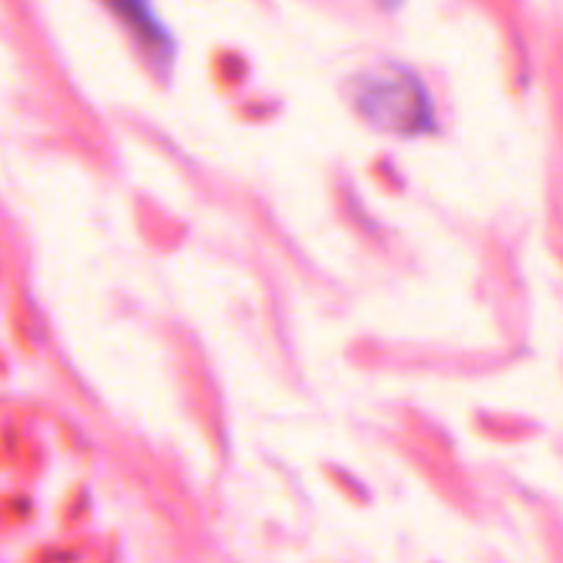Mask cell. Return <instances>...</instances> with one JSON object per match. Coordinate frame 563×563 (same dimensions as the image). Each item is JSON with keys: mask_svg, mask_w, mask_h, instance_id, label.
I'll return each mask as SVG.
<instances>
[{"mask_svg": "<svg viewBox=\"0 0 563 563\" xmlns=\"http://www.w3.org/2000/svg\"><path fill=\"white\" fill-rule=\"evenodd\" d=\"M350 99L357 113L377 130L394 135H421L438 126L434 99L412 66L374 64L350 75Z\"/></svg>", "mask_w": 563, "mask_h": 563, "instance_id": "1", "label": "cell"}, {"mask_svg": "<svg viewBox=\"0 0 563 563\" xmlns=\"http://www.w3.org/2000/svg\"><path fill=\"white\" fill-rule=\"evenodd\" d=\"M113 9L119 11V14L126 20V25L135 31L137 44H141V47H146L148 58L159 66L168 64L170 55H174V36H170L168 27H165L163 22L154 16L152 5L121 3V5H113Z\"/></svg>", "mask_w": 563, "mask_h": 563, "instance_id": "2", "label": "cell"}]
</instances>
